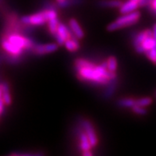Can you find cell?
<instances>
[{
    "label": "cell",
    "instance_id": "cell-1",
    "mask_svg": "<svg viewBox=\"0 0 156 156\" xmlns=\"http://www.w3.org/2000/svg\"><path fill=\"white\" fill-rule=\"evenodd\" d=\"M75 67L77 71V76L81 80L93 84H107L115 80V73L108 69L107 62L101 66H96L84 59H77L75 62Z\"/></svg>",
    "mask_w": 156,
    "mask_h": 156
},
{
    "label": "cell",
    "instance_id": "cell-2",
    "mask_svg": "<svg viewBox=\"0 0 156 156\" xmlns=\"http://www.w3.org/2000/svg\"><path fill=\"white\" fill-rule=\"evenodd\" d=\"M140 17V13L137 10L129 13V14L123 15V16L119 17V19H117L115 22L109 24L107 27V30L108 31H115L116 30L133 25L137 23Z\"/></svg>",
    "mask_w": 156,
    "mask_h": 156
},
{
    "label": "cell",
    "instance_id": "cell-3",
    "mask_svg": "<svg viewBox=\"0 0 156 156\" xmlns=\"http://www.w3.org/2000/svg\"><path fill=\"white\" fill-rule=\"evenodd\" d=\"M22 23L27 25H33V26H41L49 22L47 10L37 13L30 16H23L21 19Z\"/></svg>",
    "mask_w": 156,
    "mask_h": 156
},
{
    "label": "cell",
    "instance_id": "cell-4",
    "mask_svg": "<svg viewBox=\"0 0 156 156\" xmlns=\"http://www.w3.org/2000/svg\"><path fill=\"white\" fill-rule=\"evenodd\" d=\"M7 39H8L9 41H10L13 45H15V46L20 48V49H29V48L33 47V43H32V41H31L30 39L23 37V36H21V35L14 34L10 35Z\"/></svg>",
    "mask_w": 156,
    "mask_h": 156
},
{
    "label": "cell",
    "instance_id": "cell-5",
    "mask_svg": "<svg viewBox=\"0 0 156 156\" xmlns=\"http://www.w3.org/2000/svg\"><path fill=\"white\" fill-rule=\"evenodd\" d=\"M82 127L84 130V132L86 133V135L88 136V140L90 141V144L92 145L93 147L97 146V136L96 132H95L94 127L90 121H88L87 119H84L82 121Z\"/></svg>",
    "mask_w": 156,
    "mask_h": 156
},
{
    "label": "cell",
    "instance_id": "cell-6",
    "mask_svg": "<svg viewBox=\"0 0 156 156\" xmlns=\"http://www.w3.org/2000/svg\"><path fill=\"white\" fill-rule=\"evenodd\" d=\"M58 45L55 43L37 45L34 47V51L35 54H38V55H44V54H50V53L56 51L58 49Z\"/></svg>",
    "mask_w": 156,
    "mask_h": 156
},
{
    "label": "cell",
    "instance_id": "cell-7",
    "mask_svg": "<svg viewBox=\"0 0 156 156\" xmlns=\"http://www.w3.org/2000/svg\"><path fill=\"white\" fill-rule=\"evenodd\" d=\"M2 46L5 51L9 53V54H11V55L19 56L22 54V52H23V49H20V48L19 47H17L15 45H13L7 38L2 40Z\"/></svg>",
    "mask_w": 156,
    "mask_h": 156
},
{
    "label": "cell",
    "instance_id": "cell-8",
    "mask_svg": "<svg viewBox=\"0 0 156 156\" xmlns=\"http://www.w3.org/2000/svg\"><path fill=\"white\" fill-rule=\"evenodd\" d=\"M140 6L139 2L133 0H128L127 2H123L122 6L119 7V12L122 15L129 14L133 11H136L137 8Z\"/></svg>",
    "mask_w": 156,
    "mask_h": 156
},
{
    "label": "cell",
    "instance_id": "cell-9",
    "mask_svg": "<svg viewBox=\"0 0 156 156\" xmlns=\"http://www.w3.org/2000/svg\"><path fill=\"white\" fill-rule=\"evenodd\" d=\"M0 98L4 101L5 105H10L11 104V96L10 93V88L6 81H2L0 86Z\"/></svg>",
    "mask_w": 156,
    "mask_h": 156
},
{
    "label": "cell",
    "instance_id": "cell-10",
    "mask_svg": "<svg viewBox=\"0 0 156 156\" xmlns=\"http://www.w3.org/2000/svg\"><path fill=\"white\" fill-rule=\"evenodd\" d=\"M69 25L70 29L72 30L73 34L76 35L78 39H81L84 37V31L82 30L81 27H80V25H79V23H78L76 19H70Z\"/></svg>",
    "mask_w": 156,
    "mask_h": 156
},
{
    "label": "cell",
    "instance_id": "cell-11",
    "mask_svg": "<svg viewBox=\"0 0 156 156\" xmlns=\"http://www.w3.org/2000/svg\"><path fill=\"white\" fill-rule=\"evenodd\" d=\"M79 139H80V148L82 151H89L93 147L90 144V141L88 140V136L84 132H79Z\"/></svg>",
    "mask_w": 156,
    "mask_h": 156
},
{
    "label": "cell",
    "instance_id": "cell-12",
    "mask_svg": "<svg viewBox=\"0 0 156 156\" xmlns=\"http://www.w3.org/2000/svg\"><path fill=\"white\" fill-rule=\"evenodd\" d=\"M149 36H153V31L151 30H146L140 32L134 39L133 44L135 48L140 46L143 43V41L145 40V38L149 37Z\"/></svg>",
    "mask_w": 156,
    "mask_h": 156
},
{
    "label": "cell",
    "instance_id": "cell-13",
    "mask_svg": "<svg viewBox=\"0 0 156 156\" xmlns=\"http://www.w3.org/2000/svg\"><path fill=\"white\" fill-rule=\"evenodd\" d=\"M142 47L144 48L145 52L147 50H150L152 48H154L156 46V40L154 38L153 36H149V37H146L145 40L143 41L142 43Z\"/></svg>",
    "mask_w": 156,
    "mask_h": 156
},
{
    "label": "cell",
    "instance_id": "cell-14",
    "mask_svg": "<svg viewBox=\"0 0 156 156\" xmlns=\"http://www.w3.org/2000/svg\"><path fill=\"white\" fill-rule=\"evenodd\" d=\"M65 46L70 52L76 51L80 48V45H79L77 40L73 38L67 39L66 41V43H65Z\"/></svg>",
    "mask_w": 156,
    "mask_h": 156
},
{
    "label": "cell",
    "instance_id": "cell-15",
    "mask_svg": "<svg viewBox=\"0 0 156 156\" xmlns=\"http://www.w3.org/2000/svg\"><path fill=\"white\" fill-rule=\"evenodd\" d=\"M123 3L121 0H103L100 2V5L105 7H120Z\"/></svg>",
    "mask_w": 156,
    "mask_h": 156
},
{
    "label": "cell",
    "instance_id": "cell-16",
    "mask_svg": "<svg viewBox=\"0 0 156 156\" xmlns=\"http://www.w3.org/2000/svg\"><path fill=\"white\" fill-rule=\"evenodd\" d=\"M58 33L65 40L70 38V34H69V29L68 27H66V26L62 23H59L58 27Z\"/></svg>",
    "mask_w": 156,
    "mask_h": 156
},
{
    "label": "cell",
    "instance_id": "cell-17",
    "mask_svg": "<svg viewBox=\"0 0 156 156\" xmlns=\"http://www.w3.org/2000/svg\"><path fill=\"white\" fill-rule=\"evenodd\" d=\"M59 22H58V18H54V19H49L48 22V27H49V32L53 35L55 34L58 32V27L59 25Z\"/></svg>",
    "mask_w": 156,
    "mask_h": 156
},
{
    "label": "cell",
    "instance_id": "cell-18",
    "mask_svg": "<svg viewBox=\"0 0 156 156\" xmlns=\"http://www.w3.org/2000/svg\"><path fill=\"white\" fill-rule=\"evenodd\" d=\"M118 105L122 108H132L136 105V101L131 98H124L118 101Z\"/></svg>",
    "mask_w": 156,
    "mask_h": 156
},
{
    "label": "cell",
    "instance_id": "cell-19",
    "mask_svg": "<svg viewBox=\"0 0 156 156\" xmlns=\"http://www.w3.org/2000/svg\"><path fill=\"white\" fill-rule=\"evenodd\" d=\"M107 65H108V69L110 72L115 73V70L117 69V61L116 58L115 57H110L108 58L107 61Z\"/></svg>",
    "mask_w": 156,
    "mask_h": 156
},
{
    "label": "cell",
    "instance_id": "cell-20",
    "mask_svg": "<svg viewBox=\"0 0 156 156\" xmlns=\"http://www.w3.org/2000/svg\"><path fill=\"white\" fill-rule=\"evenodd\" d=\"M83 2V0H64L61 2H58V6L59 7H67L72 5L80 4Z\"/></svg>",
    "mask_w": 156,
    "mask_h": 156
},
{
    "label": "cell",
    "instance_id": "cell-21",
    "mask_svg": "<svg viewBox=\"0 0 156 156\" xmlns=\"http://www.w3.org/2000/svg\"><path fill=\"white\" fill-rule=\"evenodd\" d=\"M152 103V100L151 97H144L136 101V105H139L141 107H147Z\"/></svg>",
    "mask_w": 156,
    "mask_h": 156
},
{
    "label": "cell",
    "instance_id": "cell-22",
    "mask_svg": "<svg viewBox=\"0 0 156 156\" xmlns=\"http://www.w3.org/2000/svg\"><path fill=\"white\" fill-rule=\"evenodd\" d=\"M146 55L147 56V58L151 61L153 63L156 64V46L154 48H152L150 50L145 52Z\"/></svg>",
    "mask_w": 156,
    "mask_h": 156
},
{
    "label": "cell",
    "instance_id": "cell-23",
    "mask_svg": "<svg viewBox=\"0 0 156 156\" xmlns=\"http://www.w3.org/2000/svg\"><path fill=\"white\" fill-rule=\"evenodd\" d=\"M132 108V111L136 114H138V115H145V114H147V110L144 108V107H141V106H139V105H135Z\"/></svg>",
    "mask_w": 156,
    "mask_h": 156
},
{
    "label": "cell",
    "instance_id": "cell-24",
    "mask_svg": "<svg viewBox=\"0 0 156 156\" xmlns=\"http://www.w3.org/2000/svg\"><path fill=\"white\" fill-rule=\"evenodd\" d=\"M54 37H55L56 41H57V42H58V45H65V43H66V40H65V39H64L63 37H62V36H61V35L58 33V32H57V33L54 35Z\"/></svg>",
    "mask_w": 156,
    "mask_h": 156
},
{
    "label": "cell",
    "instance_id": "cell-25",
    "mask_svg": "<svg viewBox=\"0 0 156 156\" xmlns=\"http://www.w3.org/2000/svg\"><path fill=\"white\" fill-rule=\"evenodd\" d=\"M42 153H14L12 155L18 156H34V155H42Z\"/></svg>",
    "mask_w": 156,
    "mask_h": 156
},
{
    "label": "cell",
    "instance_id": "cell-26",
    "mask_svg": "<svg viewBox=\"0 0 156 156\" xmlns=\"http://www.w3.org/2000/svg\"><path fill=\"white\" fill-rule=\"evenodd\" d=\"M153 0H139V5L140 6H146L148 5H151Z\"/></svg>",
    "mask_w": 156,
    "mask_h": 156
},
{
    "label": "cell",
    "instance_id": "cell-27",
    "mask_svg": "<svg viewBox=\"0 0 156 156\" xmlns=\"http://www.w3.org/2000/svg\"><path fill=\"white\" fill-rule=\"evenodd\" d=\"M115 84L114 83H112V84L110 85V87L108 88V89L106 90V96L107 97H110L113 93H114V88H115Z\"/></svg>",
    "mask_w": 156,
    "mask_h": 156
},
{
    "label": "cell",
    "instance_id": "cell-28",
    "mask_svg": "<svg viewBox=\"0 0 156 156\" xmlns=\"http://www.w3.org/2000/svg\"><path fill=\"white\" fill-rule=\"evenodd\" d=\"M0 99H1V100H0V101H1V102H0V113H1V115H2V114H3V112H4L5 103L2 98Z\"/></svg>",
    "mask_w": 156,
    "mask_h": 156
},
{
    "label": "cell",
    "instance_id": "cell-29",
    "mask_svg": "<svg viewBox=\"0 0 156 156\" xmlns=\"http://www.w3.org/2000/svg\"><path fill=\"white\" fill-rule=\"evenodd\" d=\"M82 154L84 156H91L93 155V153L90 151V150L89 151H83Z\"/></svg>",
    "mask_w": 156,
    "mask_h": 156
},
{
    "label": "cell",
    "instance_id": "cell-30",
    "mask_svg": "<svg viewBox=\"0 0 156 156\" xmlns=\"http://www.w3.org/2000/svg\"><path fill=\"white\" fill-rule=\"evenodd\" d=\"M153 37L156 40V23L154 25V27H153Z\"/></svg>",
    "mask_w": 156,
    "mask_h": 156
},
{
    "label": "cell",
    "instance_id": "cell-31",
    "mask_svg": "<svg viewBox=\"0 0 156 156\" xmlns=\"http://www.w3.org/2000/svg\"><path fill=\"white\" fill-rule=\"evenodd\" d=\"M151 7L153 8V10H154L156 11V0H153V2L151 3Z\"/></svg>",
    "mask_w": 156,
    "mask_h": 156
},
{
    "label": "cell",
    "instance_id": "cell-32",
    "mask_svg": "<svg viewBox=\"0 0 156 156\" xmlns=\"http://www.w3.org/2000/svg\"><path fill=\"white\" fill-rule=\"evenodd\" d=\"M56 1H57L58 2H62V1H64V0H56Z\"/></svg>",
    "mask_w": 156,
    "mask_h": 156
},
{
    "label": "cell",
    "instance_id": "cell-33",
    "mask_svg": "<svg viewBox=\"0 0 156 156\" xmlns=\"http://www.w3.org/2000/svg\"><path fill=\"white\" fill-rule=\"evenodd\" d=\"M133 1H136V2H138V1H139V0H133Z\"/></svg>",
    "mask_w": 156,
    "mask_h": 156
}]
</instances>
